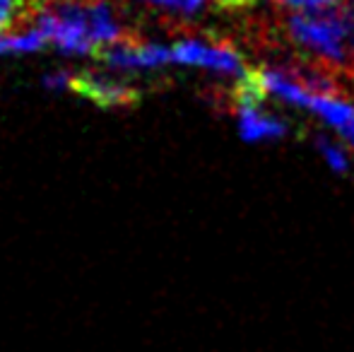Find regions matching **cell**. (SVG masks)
Instances as JSON below:
<instances>
[{
    "instance_id": "6",
    "label": "cell",
    "mask_w": 354,
    "mask_h": 352,
    "mask_svg": "<svg viewBox=\"0 0 354 352\" xmlns=\"http://www.w3.org/2000/svg\"><path fill=\"white\" fill-rule=\"evenodd\" d=\"M149 10L167 15V17H183L191 19L205 10L207 0H140Z\"/></svg>"
},
{
    "instance_id": "4",
    "label": "cell",
    "mask_w": 354,
    "mask_h": 352,
    "mask_svg": "<svg viewBox=\"0 0 354 352\" xmlns=\"http://www.w3.org/2000/svg\"><path fill=\"white\" fill-rule=\"evenodd\" d=\"M308 109L330 123L335 131L342 133L345 140L354 145V106L342 97H321V94H311L308 99Z\"/></svg>"
},
{
    "instance_id": "8",
    "label": "cell",
    "mask_w": 354,
    "mask_h": 352,
    "mask_svg": "<svg viewBox=\"0 0 354 352\" xmlns=\"http://www.w3.org/2000/svg\"><path fill=\"white\" fill-rule=\"evenodd\" d=\"M275 5H280L284 10H321L337 5L340 0H272Z\"/></svg>"
},
{
    "instance_id": "12",
    "label": "cell",
    "mask_w": 354,
    "mask_h": 352,
    "mask_svg": "<svg viewBox=\"0 0 354 352\" xmlns=\"http://www.w3.org/2000/svg\"><path fill=\"white\" fill-rule=\"evenodd\" d=\"M46 3H48V0H44V5H46Z\"/></svg>"
},
{
    "instance_id": "5",
    "label": "cell",
    "mask_w": 354,
    "mask_h": 352,
    "mask_svg": "<svg viewBox=\"0 0 354 352\" xmlns=\"http://www.w3.org/2000/svg\"><path fill=\"white\" fill-rule=\"evenodd\" d=\"M44 0H0V37L17 29L29 17L39 15Z\"/></svg>"
},
{
    "instance_id": "3",
    "label": "cell",
    "mask_w": 354,
    "mask_h": 352,
    "mask_svg": "<svg viewBox=\"0 0 354 352\" xmlns=\"http://www.w3.org/2000/svg\"><path fill=\"white\" fill-rule=\"evenodd\" d=\"M94 58L116 71H157L171 63V48L138 39V41L104 46Z\"/></svg>"
},
{
    "instance_id": "11",
    "label": "cell",
    "mask_w": 354,
    "mask_h": 352,
    "mask_svg": "<svg viewBox=\"0 0 354 352\" xmlns=\"http://www.w3.org/2000/svg\"><path fill=\"white\" fill-rule=\"evenodd\" d=\"M347 5V17H350V37H352V48H354V3H345Z\"/></svg>"
},
{
    "instance_id": "7",
    "label": "cell",
    "mask_w": 354,
    "mask_h": 352,
    "mask_svg": "<svg viewBox=\"0 0 354 352\" xmlns=\"http://www.w3.org/2000/svg\"><path fill=\"white\" fill-rule=\"evenodd\" d=\"M316 147L323 152V157L328 160V165H330L335 172L350 169V160H347V155L337 145H333L330 140H326V138H316Z\"/></svg>"
},
{
    "instance_id": "9",
    "label": "cell",
    "mask_w": 354,
    "mask_h": 352,
    "mask_svg": "<svg viewBox=\"0 0 354 352\" xmlns=\"http://www.w3.org/2000/svg\"><path fill=\"white\" fill-rule=\"evenodd\" d=\"M214 8L224 10V12H243V10L253 8L256 0H210Z\"/></svg>"
},
{
    "instance_id": "2",
    "label": "cell",
    "mask_w": 354,
    "mask_h": 352,
    "mask_svg": "<svg viewBox=\"0 0 354 352\" xmlns=\"http://www.w3.org/2000/svg\"><path fill=\"white\" fill-rule=\"evenodd\" d=\"M68 89L92 102L99 109H133L142 102V87L121 80L116 75H106L99 71L71 73Z\"/></svg>"
},
{
    "instance_id": "1",
    "label": "cell",
    "mask_w": 354,
    "mask_h": 352,
    "mask_svg": "<svg viewBox=\"0 0 354 352\" xmlns=\"http://www.w3.org/2000/svg\"><path fill=\"white\" fill-rule=\"evenodd\" d=\"M171 61L178 66L205 68V71L227 73L241 77L248 68H243L241 53L234 48L229 39L219 37H188L171 46Z\"/></svg>"
},
{
    "instance_id": "10",
    "label": "cell",
    "mask_w": 354,
    "mask_h": 352,
    "mask_svg": "<svg viewBox=\"0 0 354 352\" xmlns=\"http://www.w3.org/2000/svg\"><path fill=\"white\" fill-rule=\"evenodd\" d=\"M68 82H71V71H58L44 77V85L48 89H68Z\"/></svg>"
}]
</instances>
